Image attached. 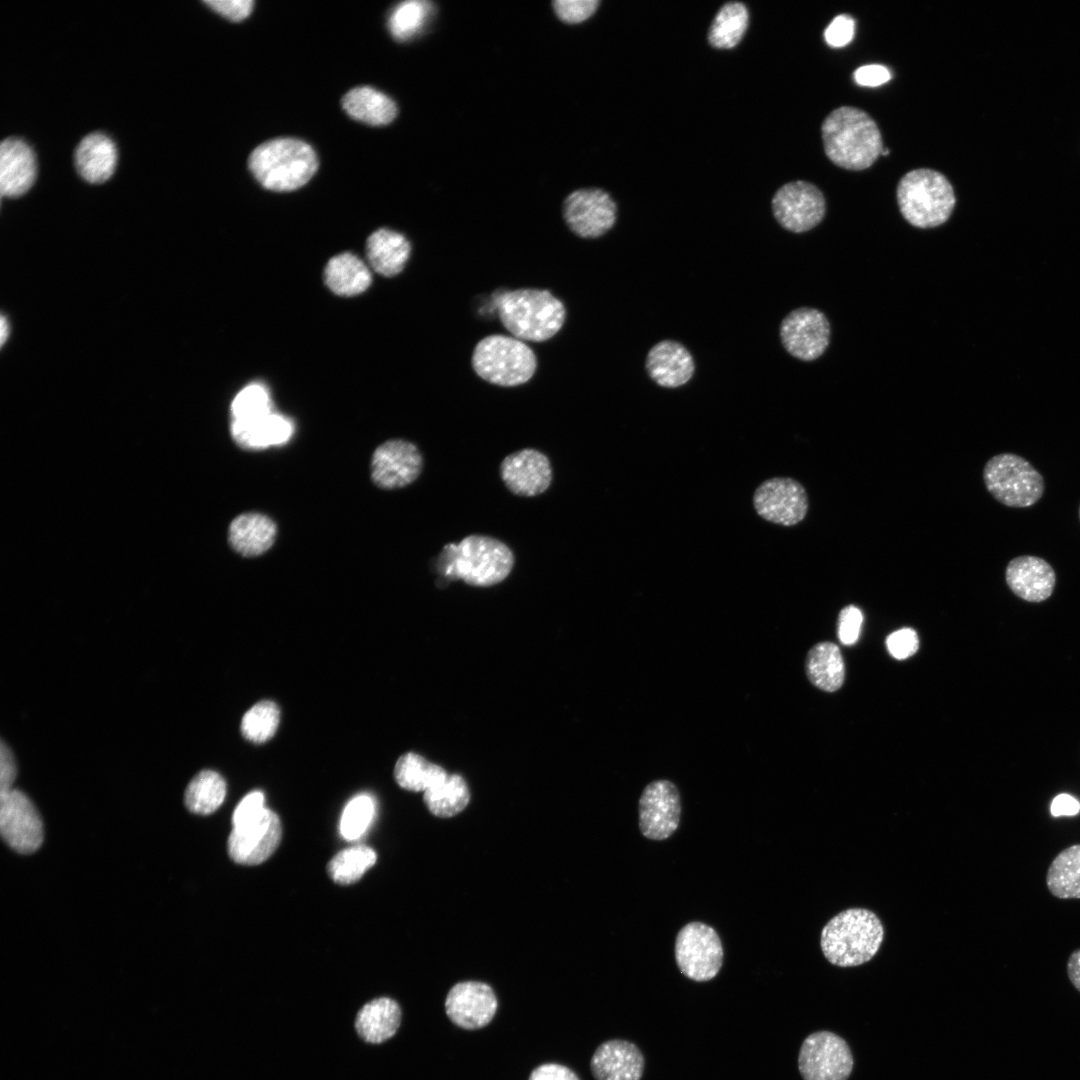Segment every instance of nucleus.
<instances>
[{"instance_id":"obj_51","label":"nucleus","mask_w":1080,"mask_h":1080,"mask_svg":"<svg viewBox=\"0 0 1080 1080\" xmlns=\"http://www.w3.org/2000/svg\"><path fill=\"white\" fill-rule=\"evenodd\" d=\"M528 1080H579L568 1067L558 1063H544L536 1067Z\"/></svg>"},{"instance_id":"obj_55","label":"nucleus","mask_w":1080,"mask_h":1080,"mask_svg":"<svg viewBox=\"0 0 1080 1080\" xmlns=\"http://www.w3.org/2000/svg\"><path fill=\"white\" fill-rule=\"evenodd\" d=\"M1079 519H1080V506H1079Z\"/></svg>"},{"instance_id":"obj_9","label":"nucleus","mask_w":1080,"mask_h":1080,"mask_svg":"<svg viewBox=\"0 0 1080 1080\" xmlns=\"http://www.w3.org/2000/svg\"><path fill=\"white\" fill-rule=\"evenodd\" d=\"M675 960L687 978L705 982L713 979L723 964V947L711 926L693 921L683 926L675 940Z\"/></svg>"},{"instance_id":"obj_21","label":"nucleus","mask_w":1080,"mask_h":1080,"mask_svg":"<svg viewBox=\"0 0 1080 1080\" xmlns=\"http://www.w3.org/2000/svg\"><path fill=\"white\" fill-rule=\"evenodd\" d=\"M1005 580L1010 590L1028 602H1042L1053 593L1056 574L1043 558L1021 555L1007 564Z\"/></svg>"},{"instance_id":"obj_31","label":"nucleus","mask_w":1080,"mask_h":1080,"mask_svg":"<svg viewBox=\"0 0 1080 1080\" xmlns=\"http://www.w3.org/2000/svg\"><path fill=\"white\" fill-rule=\"evenodd\" d=\"M342 106L352 118L374 126L388 124L397 115L394 101L368 86L348 91L342 99Z\"/></svg>"},{"instance_id":"obj_19","label":"nucleus","mask_w":1080,"mask_h":1080,"mask_svg":"<svg viewBox=\"0 0 1080 1080\" xmlns=\"http://www.w3.org/2000/svg\"><path fill=\"white\" fill-rule=\"evenodd\" d=\"M444 1006L448 1018L454 1024L467 1030H475L491 1022L497 1011L498 1001L488 984L463 981L451 987Z\"/></svg>"},{"instance_id":"obj_37","label":"nucleus","mask_w":1080,"mask_h":1080,"mask_svg":"<svg viewBox=\"0 0 1080 1080\" xmlns=\"http://www.w3.org/2000/svg\"><path fill=\"white\" fill-rule=\"evenodd\" d=\"M749 13L741 2H728L717 12L708 33L709 43L720 49L735 47L745 34Z\"/></svg>"},{"instance_id":"obj_40","label":"nucleus","mask_w":1080,"mask_h":1080,"mask_svg":"<svg viewBox=\"0 0 1080 1080\" xmlns=\"http://www.w3.org/2000/svg\"><path fill=\"white\" fill-rule=\"evenodd\" d=\"M431 4L425 1H405L395 7L388 26L397 40L404 41L421 30L430 15Z\"/></svg>"},{"instance_id":"obj_12","label":"nucleus","mask_w":1080,"mask_h":1080,"mask_svg":"<svg viewBox=\"0 0 1080 1080\" xmlns=\"http://www.w3.org/2000/svg\"><path fill=\"white\" fill-rule=\"evenodd\" d=\"M771 204L777 222L794 233L814 228L822 221L826 211L822 192L806 181L783 185L775 193Z\"/></svg>"},{"instance_id":"obj_29","label":"nucleus","mask_w":1080,"mask_h":1080,"mask_svg":"<svg viewBox=\"0 0 1080 1080\" xmlns=\"http://www.w3.org/2000/svg\"><path fill=\"white\" fill-rule=\"evenodd\" d=\"M366 252L372 268L377 273L385 277H393L404 269L410 257L411 245L403 234L381 228L369 236Z\"/></svg>"},{"instance_id":"obj_7","label":"nucleus","mask_w":1080,"mask_h":1080,"mask_svg":"<svg viewBox=\"0 0 1080 1080\" xmlns=\"http://www.w3.org/2000/svg\"><path fill=\"white\" fill-rule=\"evenodd\" d=\"M897 202L904 219L927 229L944 224L955 206V194L948 179L932 169H915L905 174L897 186Z\"/></svg>"},{"instance_id":"obj_4","label":"nucleus","mask_w":1080,"mask_h":1080,"mask_svg":"<svg viewBox=\"0 0 1080 1080\" xmlns=\"http://www.w3.org/2000/svg\"><path fill=\"white\" fill-rule=\"evenodd\" d=\"M884 929L875 913L851 908L834 916L822 929L821 949L838 967H853L871 960L878 952Z\"/></svg>"},{"instance_id":"obj_25","label":"nucleus","mask_w":1080,"mask_h":1080,"mask_svg":"<svg viewBox=\"0 0 1080 1080\" xmlns=\"http://www.w3.org/2000/svg\"><path fill=\"white\" fill-rule=\"evenodd\" d=\"M401 1022L400 1004L391 997L380 996L361 1006L354 1020V1029L363 1042L380 1045L396 1036Z\"/></svg>"},{"instance_id":"obj_5","label":"nucleus","mask_w":1080,"mask_h":1080,"mask_svg":"<svg viewBox=\"0 0 1080 1080\" xmlns=\"http://www.w3.org/2000/svg\"><path fill=\"white\" fill-rule=\"evenodd\" d=\"M249 168L266 189L292 191L315 174L318 159L312 147L295 138H277L256 147L249 156Z\"/></svg>"},{"instance_id":"obj_41","label":"nucleus","mask_w":1080,"mask_h":1080,"mask_svg":"<svg viewBox=\"0 0 1080 1080\" xmlns=\"http://www.w3.org/2000/svg\"><path fill=\"white\" fill-rule=\"evenodd\" d=\"M233 420L248 422L261 418L272 411V402L267 388L259 383L244 387L231 404Z\"/></svg>"},{"instance_id":"obj_34","label":"nucleus","mask_w":1080,"mask_h":1080,"mask_svg":"<svg viewBox=\"0 0 1080 1080\" xmlns=\"http://www.w3.org/2000/svg\"><path fill=\"white\" fill-rule=\"evenodd\" d=\"M423 801L434 816L449 818L466 808L470 801V792L465 779L458 774H452L427 789L423 794Z\"/></svg>"},{"instance_id":"obj_36","label":"nucleus","mask_w":1080,"mask_h":1080,"mask_svg":"<svg viewBox=\"0 0 1080 1080\" xmlns=\"http://www.w3.org/2000/svg\"><path fill=\"white\" fill-rule=\"evenodd\" d=\"M225 796L226 782L223 777L213 770H203L188 784L185 805L195 814L208 815L222 805Z\"/></svg>"},{"instance_id":"obj_35","label":"nucleus","mask_w":1080,"mask_h":1080,"mask_svg":"<svg viewBox=\"0 0 1080 1080\" xmlns=\"http://www.w3.org/2000/svg\"><path fill=\"white\" fill-rule=\"evenodd\" d=\"M447 776L444 768L413 752L400 756L394 768V779L397 784L413 792L424 793Z\"/></svg>"},{"instance_id":"obj_30","label":"nucleus","mask_w":1080,"mask_h":1080,"mask_svg":"<svg viewBox=\"0 0 1080 1080\" xmlns=\"http://www.w3.org/2000/svg\"><path fill=\"white\" fill-rule=\"evenodd\" d=\"M328 288L339 296H355L364 292L371 283V273L366 264L352 253L332 257L324 270Z\"/></svg>"},{"instance_id":"obj_20","label":"nucleus","mask_w":1080,"mask_h":1080,"mask_svg":"<svg viewBox=\"0 0 1080 1080\" xmlns=\"http://www.w3.org/2000/svg\"><path fill=\"white\" fill-rule=\"evenodd\" d=\"M500 476L510 492L533 497L544 493L552 482L548 457L539 450L525 448L506 456L500 464Z\"/></svg>"},{"instance_id":"obj_1","label":"nucleus","mask_w":1080,"mask_h":1080,"mask_svg":"<svg viewBox=\"0 0 1080 1080\" xmlns=\"http://www.w3.org/2000/svg\"><path fill=\"white\" fill-rule=\"evenodd\" d=\"M490 298L504 329L524 342H546L566 322L564 303L548 289H496Z\"/></svg>"},{"instance_id":"obj_3","label":"nucleus","mask_w":1080,"mask_h":1080,"mask_svg":"<svg viewBox=\"0 0 1080 1080\" xmlns=\"http://www.w3.org/2000/svg\"><path fill=\"white\" fill-rule=\"evenodd\" d=\"M821 129L827 157L844 169H866L882 153L879 128L861 109L839 107L825 118Z\"/></svg>"},{"instance_id":"obj_45","label":"nucleus","mask_w":1080,"mask_h":1080,"mask_svg":"<svg viewBox=\"0 0 1080 1080\" xmlns=\"http://www.w3.org/2000/svg\"><path fill=\"white\" fill-rule=\"evenodd\" d=\"M886 646L891 656L903 660L917 652L919 638L912 628H902L887 637Z\"/></svg>"},{"instance_id":"obj_53","label":"nucleus","mask_w":1080,"mask_h":1080,"mask_svg":"<svg viewBox=\"0 0 1080 1080\" xmlns=\"http://www.w3.org/2000/svg\"><path fill=\"white\" fill-rule=\"evenodd\" d=\"M1067 975L1071 984L1080 992V949L1070 954L1067 961Z\"/></svg>"},{"instance_id":"obj_33","label":"nucleus","mask_w":1080,"mask_h":1080,"mask_svg":"<svg viewBox=\"0 0 1080 1080\" xmlns=\"http://www.w3.org/2000/svg\"><path fill=\"white\" fill-rule=\"evenodd\" d=\"M1049 892L1059 899H1080V844L1056 855L1046 874Z\"/></svg>"},{"instance_id":"obj_2","label":"nucleus","mask_w":1080,"mask_h":1080,"mask_svg":"<svg viewBox=\"0 0 1080 1080\" xmlns=\"http://www.w3.org/2000/svg\"><path fill=\"white\" fill-rule=\"evenodd\" d=\"M515 558L499 539L473 534L458 543L446 544L437 561L440 574L448 580H462L474 587H489L504 581Z\"/></svg>"},{"instance_id":"obj_47","label":"nucleus","mask_w":1080,"mask_h":1080,"mask_svg":"<svg viewBox=\"0 0 1080 1080\" xmlns=\"http://www.w3.org/2000/svg\"><path fill=\"white\" fill-rule=\"evenodd\" d=\"M264 802V794L261 791H253L247 794L233 812V826L243 824L258 816L266 808Z\"/></svg>"},{"instance_id":"obj_48","label":"nucleus","mask_w":1080,"mask_h":1080,"mask_svg":"<svg viewBox=\"0 0 1080 1080\" xmlns=\"http://www.w3.org/2000/svg\"><path fill=\"white\" fill-rule=\"evenodd\" d=\"M203 2L232 21H240L249 16L254 6L252 0H205Z\"/></svg>"},{"instance_id":"obj_27","label":"nucleus","mask_w":1080,"mask_h":1080,"mask_svg":"<svg viewBox=\"0 0 1080 1080\" xmlns=\"http://www.w3.org/2000/svg\"><path fill=\"white\" fill-rule=\"evenodd\" d=\"M117 149L110 137L100 132L86 135L75 150L79 175L92 184L108 180L116 167Z\"/></svg>"},{"instance_id":"obj_28","label":"nucleus","mask_w":1080,"mask_h":1080,"mask_svg":"<svg viewBox=\"0 0 1080 1080\" xmlns=\"http://www.w3.org/2000/svg\"><path fill=\"white\" fill-rule=\"evenodd\" d=\"M294 431L289 418L271 412L253 421L232 420L231 436L245 450H262L287 442Z\"/></svg>"},{"instance_id":"obj_18","label":"nucleus","mask_w":1080,"mask_h":1080,"mask_svg":"<svg viewBox=\"0 0 1080 1080\" xmlns=\"http://www.w3.org/2000/svg\"><path fill=\"white\" fill-rule=\"evenodd\" d=\"M423 469V458L415 444L391 439L379 445L371 458V479L381 489L403 488L414 482Z\"/></svg>"},{"instance_id":"obj_38","label":"nucleus","mask_w":1080,"mask_h":1080,"mask_svg":"<svg viewBox=\"0 0 1080 1080\" xmlns=\"http://www.w3.org/2000/svg\"><path fill=\"white\" fill-rule=\"evenodd\" d=\"M374 850L365 845L349 847L338 852L328 863L330 878L337 884L349 885L358 881L376 862Z\"/></svg>"},{"instance_id":"obj_15","label":"nucleus","mask_w":1080,"mask_h":1080,"mask_svg":"<svg viewBox=\"0 0 1080 1080\" xmlns=\"http://www.w3.org/2000/svg\"><path fill=\"white\" fill-rule=\"evenodd\" d=\"M281 835L279 817L265 808L255 818L233 826L227 841L228 854L238 864H260L277 849Z\"/></svg>"},{"instance_id":"obj_43","label":"nucleus","mask_w":1080,"mask_h":1080,"mask_svg":"<svg viewBox=\"0 0 1080 1080\" xmlns=\"http://www.w3.org/2000/svg\"><path fill=\"white\" fill-rule=\"evenodd\" d=\"M599 4L598 0H557L553 7L562 21L574 24L589 18Z\"/></svg>"},{"instance_id":"obj_54","label":"nucleus","mask_w":1080,"mask_h":1080,"mask_svg":"<svg viewBox=\"0 0 1080 1080\" xmlns=\"http://www.w3.org/2000/svg\"><path fill=\"white\" fill-rule=\"evenodd\" d=\"M0 328H1V330H0L1 345H4L6 339H7L8 335H9V325H8L5 317H3V316L1 317Z\"/></svg>"},{"instance_id":"obj_49","label":"nucleus","mask_w":1080,"mask_h":1080,"mask_svg":"<svg viewBox=\"0 0 1080 1080\" xmlns=\"http://www.w3.org/2000/svg\"><path fill=\"white\" fill-rule=\"evenodd\" d=\"M17 775V766L11 749L4 741L0 745V794L13 789Z\"/></svg>"},{"instance_id":"obj_11","label":"nucleus","mask_w":1080,"mask_h":1080,"mask_svg":"<svg viewBox=\"0 0 1080 1080\" xmlns=\"http://www.w3.org/2000/svg\"><path fill=\"white\" fill-rule=\"evenodd\" d=\"M752 501L761 518L782 526L800 523L809 507L804 486L790 477L765 480L754 491Z\"/></svg>"},{"instance_id":"obj_10","label":"nucleus","mask_w":1080,"mask_h":1080,"mask_svg":"<svg viewBox=\"0 0 1080 1080\" xmlns=\"http://www.w3.org/2000/svg\"><path fill=\"white\" fill-rule=\"evenodd\" d=\"M853 1066L848 1043L834 1032H813L800 1047L798 1069L803 1080H847Z\"/></svg>"},{"instance_id":"obj_14","label":"nucleus","mask_w":1080,"mask_h":1080,"mask_svg":"<svg viewBox=\"0 0 1080 1080\" xmlns=\"http://www.w3.org/2000/svg\"><path fill=\"white\" fill-rule=\"evenodd\" d=\"M616 203L604 190L579 189L564 201L563 217L569 229L583 239H595L608 232L616 222Z\"/></svg>"},{"instance_id":"obj_6","label":"nucleus","mask_w":1080,"mask_h":1080,"mask_svg":"<svg viewBox=\"0 0 1080 1080\" xmlns=\"http://www.w3.org/2000/svg\"><path fill=\"white\" fill-rule=\"evenodd\" d=\"M471 368L481 380L511 388L529 382L538 360L534 350L511 335L492 333L482 337L472 349Z\"/></svg>"},{"instance_id":"obj_39","label":"nucleus","mask_w":1080,"mask_h":1080,"mask_svg":"<svg viewBox=\"0 0 1080 1080\" xmlns=\"http://www.w3.org/2000/svg\"><path fill=\"white\" fill-rule=\"evenodd\" d=\"M279 721L280 711L276 703L262 700L244 714L240 726L241 733L252 743H264L274 736Z\"/></svg>"},{"instance_id":"obj_44","label":"nucleus","mask_w":1080,"mask_h":1080,"mask_svg":"<svg viewBox=\"0 0 1080 1080\" xmlns=\"http://www.w3.org/2000/svg\"><path fill=\"white\" fill-rule=\"evenodd\" d=\"M863 622L861 610L854 606L844 607L838 616L837 634L843 645H853L857 642Z\"/></svg>"},{"instance_id":"obj_32","label":"nucleus","mask_w":1080,"mask_h":1080,"mask_svg":"<svg viewBox=\"0 0 1080 1080\" xmlns=\"http://www.w3.org/2000/svg\"><path fill=\"white\" fill-rule=\"evenodd\" d=\"M805 671L809 681L820 690L834 692L841 688L845 666L838 646L831 642L814 645L807 654Z\"/></svg>"},{"instance_id":"obj_50","label":"nucleus","mask_w":1080,"mask_h":1080,"mask_svg":"<svg viewBox=\"0 0 1080 1080\" xmlns=\"http://www.w3.org/2000/svg\"><path fill=\"white\" fill-rule=\"evenodd\" d=\"M891 78L887 67L880 64H869L859 67L854 72L855 82L861 86H880Z\"/></svg>"},{"instance_id":"obj_23","label":"nucleus","mask_w":1080,"mask_h":1080,"mask_svg":"<svg viewBox=\"0 0 1080 1080\" xmlns=\"http://www.w3.org/2000/svg\"><path fill=\"white\" fill-rule=\"evenodd\" d=\"M645 368L657 385L677 388L692 378L695 364L684 345L675 340H662L649 350Z\"/></svg>"},{"instance_id":"obj_17","label":"nucleus","mask_w":1080,"mask_h":1080,"mask_svg":"<svg viewBox=\"0 0 1080 1080\" xmlns=\"http://www.w3.org/2000/svg\"><path fill=\"white\" fill-rule=\"evenodd\" d=\"M780 339L793 357L812 361L819 358L830 342V324L819 310L801 307L791 311L780 324Z\"/></svg>"},{"instance_id":"obj_26","label":"nucleus","mask_w":1080,"mask_h":1080,"mask_svg":"<svg viewBox=\"0 0 1080 1080\" xmlns=\"http://www.w3.org/2000/svg\"><path fill=\"white\" fill-rule=\"evenodd\" d=\"M277 535L275 522L268 516L248 512L232 520L228 529L231 548L243 557H257L267 552Z\"/></svg>"},{"instance_id":"obj_8","label":"nucleus","mask_w":1080,"mask_h":1080,"mask_svg":"<svg viewBox=\"0 0 1080 1080\" xmlns=\"http://www.w3.org/2000/svg\"><path fill=\"white\" fill-rule=\"evenodd\" d=\"M983 480L993 498L1013 508L1034 505L1045 490L1040 472L1025 458L1013 453L991 457L984 466Z\"/></svg>"},{"instance_id":"obj_52","label":"nucleus","mask_w":1080,"mask_h":1080,"mask_svg":"<svg viewBox=\"0 0 1080 1080\" xmlns=\"http://www.w3.org/2000/svg\"><path fill=\"white\" fill-rule=\"evenodd\" d=\"M1079 802L1068 794H1060L1054 798L1051 804L1053 816H1072L1079 812Z\"/></svg>"},{"instance_id":"obj_13","label":"nucleus","mask_w":1080,"mask_h":1080,"mask_svg":"<svg viewBox=\"0 0 1080 1080\" xmlns=\"http://www.w3.org/2000/svg\"><path fill=\"white\" fill-rule=\"evenodd\" d=\"M639 829L650 840H665L678 828L681 799L676 785L667 779L648 783L639 798Z\"/></svg>"},{"instance_id":"obj_22","label":"nucleus","mask_w":1080,"mask_h":1080,"mask_svg":"<svg viewBox=\"0 0 1080 1080\" xmlns=\"http://www.w3.org/2000/svg\"><path fill=\"white\" fill-rule=\"evenodd\" d=\"M644 1066V1056L638 1046L622 1039L600 1044L590 1062L596 1080H640Z\"/></svg>"},{"instance_id":"obj_46","label":"nucleus","mask_w":1080,"mask_h":1080,"mask_svg":"<svg viewBox=\"0 0 1080 1080\" xmlns=\"http://www.w3.org/2000/svg\"><path fill=\"white\" fill-rule=\"evenodd\" d=\"M855 33V21L847 14L836 16L825 29L824 37L827 44L839 48L849 44Z\"/></svg>"},{"instance_id":"obj_24","label":"nucleus","mask_w":1080,"mask_h":1080,"mask_svg":"<svg viewBox=\"0 0 1080 1080\" xmlns=\"http://www.w3.org/2000/svg\"><path fill=\"white\" fill-rule=\"evenodd\" d=\"M36 176L35 156L22 139L9 137L0 145V193L18 197L26 193Z\"/></svg>"},{"instance_id":"obj_42","label":"nucleus","mask_w":1080,"mask_h":1080,"mask_svg":"<svg viewBox=\"0 0 1080 1080\" xmlns=\"http://www.w3.org/2000/svg\"><path fill=\"white\" fill-rule=\"evenodd\" d=\"M375 813V804L370 795L361 794L351 799L345 806L340 832L346 840H355L367 830Z\"/></svg>"},{"instance_id":"obj_16","label":"nucleus","mask_w":1080,"mask_h":1080,"mask_svg":"<svg viewBox=\"0 0 1080 1080\" xmlns=\"http://www.w3.org/2000/svg\"><path fill=\"white\" fill-rule=\"evenodd\" d=\"M0 830L5 842L22 854H30L42 844L40 815L31 800L15 788L0 794Z\"/></svg>"}]
</instances>
